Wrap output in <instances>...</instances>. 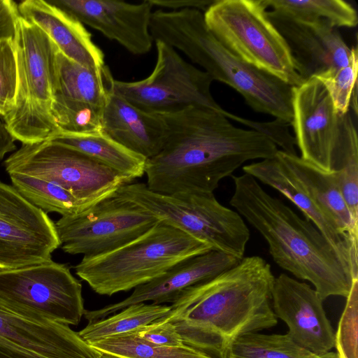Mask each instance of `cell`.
<instances>
[{
	"label": "cell",
	"instance_id": "4316f807",
	"mask_svg": "<svg viewBox=\"0 0 358 358\" xmlns=\"http://www.w3.org/2000/svg\"><path fill=\"white\" fill-rule=\"evenodd\" d=\"M227 358H338L329 352L317 355L296 343L287 334H265L250 332L237 338L230 345Z\"/></svg>",
	"mask_w": 358,
	"mask_h": 358
},
{
	"label": "cell",
	"instance_id": "2e32d148",
	"mask_svg": "<svg viewBox=\"0 0 358 358\" xmlns=\"http://www.w3.org/2000/svg\"><path fill=\"white\" fill-rule=\"evenodd\" d=\"M69 326L0 301V358H101Z\"/></svg>",
	"mask_w": 358,
	"mask_h": 358
},
{
	"label": "cell",
	"instance_id": "5b68a950",
	"mask_svg": "<svg viewBox=\"0 0 358 358\" xmlns=\"http://www.w3.org/2000/svg\"><path fill=\"white\" fill-rule=\"evenodd\" d=\"M243 171L293 203L358 271V223L341 196L336 171H324L280 150L271 158L245 165Z\"/></svg>",
	"mask_w": 358,
	"mask_h": 358
},
{
	"label": "cell",
	"instance_id": "603a6c76",
	"mask_svg": "<svg viewBox=\"0 0 358 358\" xmlns=\"http://www.w3.org/2000/svg\"><path fill=\"white\" fill-rule=\"evenodd\" d=\"M57 94L78 101L104 108L115 78L106 64L99 69L85 67L59 50L56 56Z\"/></svg>",
	"mask_w": 358,
	"mask_h": 358
},
{
	"label": "cell",
	"instance_id": "52a82bcc",
	"mask_svg": "<svg viewBox=\"0 0 358 358\" xmlns=\"http://www.w3.org/2000/svg\"><path fill=\"white\" fill-rule=\"evenodd\" d=\"M17 81L15 108L3 117L15 141L29 144L57 134L53 105L58 92L57 47L38 26L20 16L14 38Z\"/></svg>",
	"mask_w": 358,
	"mask_h": 358
},
{
	"label": "cell",
	"instance_id": "f35d334b",
	"mask_svg": "<svg viewBox=\"0 0 358 358\" xmlns=\"http://www.w3.org/2000/svg\"><path fill=\"white\" fill-rule=\"evenodd\" d=\"M15 139L10 133L4 122L0 120V160L9 152L16 150Z\"/></svg>",
	"mask_w": 358,
	"mask_h": 358
},
{
	"label": "cell",
	"instance_id": "8fae6325",
	"mask_svg": "<svg viewBox=\"0 0 358 358\" xmlns=\"http://www.w3.org/2000/svg\"><path fill=\"white\" fill-rule=\"evenodd\" d=\"M6 172L43 179L93 205L131 182L78 150L52 139L22 144L4 161Z\"/></svg>",
	"mask_w": 358,
	"mask_h": 358
},
{
	"label": "cell",
	"instance_id": "3957f363",
	"mask_svg": "<svg viewBox=\"0 0 358 358\" xmlns=\"http://www.w3.org/2000/svg\"><path fill=\"white\" fill-rule=\"evenodd\" d=\"M230 205L264 238L275 264L307 280L324 301L347 297L355 272L322 233L280 199L269 194L252 176H233Z\"/></svg>",
	"mask_w": 358,
	"mask_h": 358
},
{
	"label": "cell",
	"instance_id": "5bb4252c",
	"mask_svg": "<svg viewBox=\"0 0 358 358\" xmlns=\"http://www.w3.org/2000/svg\"><path fill=\"white\" fill-rule=\"evenodd\" d=\"M0 301L69 327L78 325L85 310L80 282L68 265L52 260L0 269Z\"/></svg>",
	"mask_w": 358,
	"mask_h": 358
},
{
	"label": "cell",
	"instance_id": "30bf717a",
	"mask_svg": "<svg viewBox=\"0 0 358 358\" xmlns=\"http://www.w3.org/2000/svg\"><path fill=\"white\" fill-rule=\"evenodd\" d=\"M292 121L301 158L327 172L358 159V139L350 114L339 115L323 84L312 78L292 87Z\"/></svg>",
	"mask_w": 358,
	"mask_h": 358
},
{
	"label": "cell",
	"instance_id": "1f68e13d",
	"mask_svg": "<svg viewBox=\"0 0 358 358\" xmlns=\"http://www.w3.org/2000/svg\"><path fill=\"white\" fill-rule=\"evenodd\" d=\"M335 334L338 358H358V280L352 282Z\"/></svg>",
	"mask_w": 358,
	"mask_h": 358
},
{
	"label": "cell",
	"instance_id": "8d00e7d4",
	"mask_svg": "<svg viewBox=\"0 0 358 358\" xmlns=\"http://www.w3.org/2000/svg\"><path fill=\"white\" fill-rule=\"evenodd\" d=\"M20 16L18 4L12 0H0V41L14 39Z\"/></svg>",
	"mask_w": 358,
	"mask_h": 358
},
{
	"label": "cell",
	"instance_id": "83f0119b",
	"mask_svg": "<svg viewBox=\"0 0 358 358\" xmlns=\"http://www.w3.org/2000/svg\"><path fill=\"white\" fill-rule=\"evenodd\" d=\"M266 8L278 14L302 20H325L336 27H355L358 23L356 10L342 0H262Z\"/></svg>",
	"mask_w": 358,
	"mask_h": 358
},
{
	"label": "cell",
	"instance_id": "ffe728a7",
	"mask_svg": "<svg viewBox=\"0 0 358 358\" xmlns=\"http://www.w3.org/2000/svg\"><path fill=\"white\" fill-rule=\"evenodd\" d=\"M240 260L215 250L186 258L150 282L134 288L126 299L100 309L85 310L83 316L88 322H93L138 303H173L187 288L217 276Z\"/></svg>",
	"mask_w": 358,
	"mask_h": 358
},
{
	"label": "cell",
	"instance_id": "f1b7e54d",
	"mask_svg": "<svg viewBox=\"0 0 358 358\" xmlns=\"http://www.w3.org/2000/svg\"><path fill=\"white\" fill-rule=\"evenodd\" d=\"M90 345L102 353L122 358H210L185 345L173 348L150 343L136 331L110 336Z\"/></svg>",
	"mask_w": 358,
	"mask_h": 358
},
{
	"label": "cell",
	"instance_id": "e0dca14e",
	"mask_svg": "<svg viewBox=\"0 0 358 358\" xmlns=\"http://www.w3.org/2000/svg\"><path fill=\"white\" fill-rule=\"evenodd\" d=\"M49 1L133 55H145L152 49L150 24L154 7L149 0L138 3L117 0Z\"/></svg>",
	"mask_w": 358,
	"mask_h": 358
},
{
	"label": "cell",
	"instance_id": "f546056e",
	"mask_svg": "<svg viewBox=\"0 0 358 358\" xmlns=\"http://www.w3.org/2000/svg\"><path fill=\"white\" fill-rule=\"evenodd\" d=\"M103 109V108L72 100L57 94L52 109L53 117L57 127V134L55 136L59 134L102 132Z\"/></svg>",
	"mask_w": 358,
	"mask_h": 358
},
{
	"label": "cell",
	"instance_id": "74e56055",
	"mask_svg": "<svg viewBox=\"0 0 358 358\" xmlns=\"http://www.w3.org/2000/svg\"><path fill=\"white\" fill-rule=\"evenodd\" d=\"M153 7H160L170 10L196 9L206 11L215 0H149Z\"/></svg>",
	"mask_w": 358,
	"mask_h": 358
},
{
	"label": "cell",
	"instance_id": "277c9868",
	"mask_svg": "<svg viewBox=\"0 0 358 358\" xmlns=\"http://www.w3.org/2000/svg\"><path fill=\"white\" fill-rule=\"evenodd\" d=\"M150 30L154 41L182 52L213 80L237 91L253 110L291 125L292 86L248 64L225 48L208 29L203 13L157 10L152 13Z\"/></svg>",
	"mask_w": 358,
	"mask_h": 358
},
{
	"label": "cell",
	"instance_id": "7c38bea8",
	"mask_svg": "<svg viewBox=\"0 0 358 358\" xmlns=\"http://www.w3.org/2000/svg\"><path fill=\"white\" fill-rule=\"evenodd\" d=\"M157 62L149 76L138 81L114 80V90L148 113L164 114L189 107L208 108L224 115L210 92L213 80L185 61L171 46L156 41Z\"/></svg>",
	"mask_w": 358,
	"mask_h": 358
},
{
	"label": "cell",
	"instance_id": "d6a6232c",
	"mask_svg": "<svg viewBox=\"0 0 358 358\" xmlns=\"http://www.w3.org/2000/svg\"><path fill=\"white\" fill-rule=\"evenodd\" d=\"M14 39L0 41V116L13 110L17 81Z\"/></svg>",
	"mask_w": 358,
	"mask_h": 358
},
{
	"label": "cell",
	"instance_id": "9c48e42d",
	"mask_svg": "<svg viewBox=\"0 0 358 358\" xmlns=\"http://www.w3.org/2000/svg\"><path fill=\"white\" fill-rule=\"evenodd\" d=\"M117 193L159 221L207 243L213 250L240 259L244 257L250 230L241 215L220 203L214 193L163 194L140 182L124 185Z\"/></svg>",
	"mask_w": 358,
	"mask_h": 358
},
{
	"label": "cell",
	"instance_id": "8992f818",
	"mask_svg": "<svg viewBox=\"0 0 358 358\" xmlns=\"http://www.w3.org/2000/svg\"><path fill=\"white\" fill-rule=\"evenodd\" d=\"M210 250L207 243L159 221L140 237L112 252L83 257L74 268L94 292L110 296L145 284L176 263Z\"/></svg>",
	"mask_w": 358,
	"mask_h": 358
},
{
	"label": "cell",
	"instance_id": "7402d4cb",
	"mask_svg": "<svg viewBox=\"0 0 358 358\" xmlns=\"http://www.w3.org/2000/svg\"><path fill=\"white\" fill-rule=\"evenodd\" d=\"M18 10L22 18L40 27L70 59L90 69L105 65L103 52L85 26L49 1L25 0L18 4Z\"/></svg>",
	"mask_w": 358,
	"mask_h": 358
},
{
	"label": "cell",
	"instance_id": "44dd1931",
	"mask_svg": "<svg viewBox=\"0 0 358 358\" xmlns=\"http://www.w3.org/2000/svg\"><path fill=\"white\" fill-rule=\"evenodd\" d=\"M102 131L146 159L156 156L166 138V124L159 114L143 110L114 90L102 113Z\"/></svg>",
	"mask_w": 358,
	"mask_h": 358
},
{
	"label": "cell",
	"instance_id": "4fadbf2b",
	"mask_svg": "<svg viewBox=\"0 0 358 358\" xmlns=\"http://www.w3.org/2000/svg\"><path fill=\"white\" fill-rule=\"evenodd\" d=\"M158 222L115 192L79 213L61 217L55 225L64 252L92 258L130 243Z\"/></svg>",
	"mask_w": 358,
	"mask_h": 358
},
{
	"label": "cell",
	"instance_id": "ab89813d",
	"mask_svg": "<svg viewBox=\"0 0 358 358\" xmlns=\"http://www.w3.org/2000/svg\"><path fill=\"white\" fill-rule=\"evenodd\" d=\"M101 358H122V357H119L112 355L110 354L102 353V352H101Z\"/></svg>",
	"mask_w": 358,
	"mask_h": 358
},
{
	"label": "cell",
	"instance_id": "d6986e66",
	"mask_svg": "<svg viewBox=\"0 0 358 358\" xmlns=\"http://www.w3.org/2000/svg\"><path fill=\"white\" fill-rule=\"evenodd\" d=\"M267 16L287 42L304 82L348 64L351 48L327 20H297L273 10Z\"/></svg>",
	"mask_w": 358,
	"mask_h": 358
},
{
	"label": "cell",
	"instance_id": "d4e9b609",
	"mask_svg": "<svg viewBox=\"0 0 358 358\" xmlns=\"http://www.w3.org/2000/svg\"><path fill=\"white\" fill-rule=\"evenodd\" d=\"M171 310V306L138 303L130 305L105 318L89 322L78 331L79 336L88 344L106 338L117 336L166 317Z\"/></svg>",
	"mask_w": 358,
	"mask_h": 358
},
{
	"label": "cell",
	"instance_id": "7a4b0ae2",
	"mask_svg": "<svg viewBox=\"0 0 358 358\" xmlns=\"http://www.w3.org/2000/svg\"><path fill=\"white\" fill-rule=\"evenodd\" d=\"M275 276L259 256L243 257L217 276L185 289L163 319L184 345L210 358H227L239 336L278 323L271 305Z\"/></svg>",
	"mask_w": 358,
	"mask_h": 358
},
{
	"label": "cell",
	"instance_id": "cb8c5ba5",
	"mask_svg": "<svg viewBox=\"0 0 358 358\" xmlns=\"http://www.w3.org/2000/svg\"><path fill=\"white\" fill-rule=\"evenodd\" d=\"M50 139L78 150L118 172L131 182L145 174L147 159L124 147L103 131L59 134Z\"/></svg>",
	"mask_w": 358,
	"mask_h": 358
},
{
	"label": "cell",
	"instance_id": "836d02e7",
	"mask_svg": "<svg viewBox=\"0 0 358 358\" xmlns=\"http://www.w3.org/2000/svg\"><path fill=\"white\" fill-rule=\"evenodd\" d=\"M224 116L263 134L277 147L279 146L281 148L280 150L289 154L296 155V141L289 132V127L291 125L289 123L278 119L270 122H255L227 111L225 112Z\"/></svg>",
	"mask_w": 358,
	"mask_h": 358
},
{
	"label": "cell",
	"instance_id": "e575fe53",
	"mask_svg": "<svg viewBox=\"0 0 358 358\" xmlns=\"http://www.w3.org/2000/svg\"><path fill=\"white\" fill-rule=\"evenodd\" d=\"M341 196L353 221L358 223V159L336 171Z\"/></svg>",
	"mask_w": 358,
	"mask_h": 358
},
{
	"label": "cell",
	"instance_id": "ba28073f",
	"mask_svg": "<svg viewBox=\"0 0 358 358\" xmlns=\"http://www.w3.org/2000/svg\"><path fill=\"white\" fill-rule=\"evenodd\" d=\"M203 17L215 37L245 62L292 87L304 83L262 0H215Z\"/></svg>",
	"mask_w": 358,
	"mask_h": 358
},
{
	"label": "cell",
	"instance_id": "484cf974",
	"mask_svg": "<svg viewBox=\"0 0 358 358\" xmlns=\"http://www.w3.org/2000/svg\"><path fill=\"white\" fill-rule=\"evenodd\" d=\"M13 187L30 203L45 213L64 216L79 213L91 206L53 182L17 173H9Z\"/></svg>",
	"mask_w": 358,
	"mask_h": 358
},
{
	"label": "cell",
	"instance_id": "d590c367",
	"mask_svg": "<svg viewBox=\"0 0 358 358\" xmlns=\"http://www.w3.org/2000/svg\"><path fill=\"white\" fill-rule=\"evenodd\" d=\"M136 332L140 338L156 345L173 348L185 345L175 326L163 320L143 326Z\"/></svg>",
	"mask_w": 358,
	"mask_h": 358
},
{
	"label": "cell",
	"instance_id": "9a60e30c",
	"mask_svg": "<svg viewBox=\"0 0 358 358\" xmlns=\"http://www.w3.org/2000/svg\"><path fill=\"white\" fill-rule=\"evenodd\" d=\"M60 246L55 222L0 180V269H12L52 260Z\"/></svg>",
	"mask_w": 358,
	"mask_h": 358
},
{
	"label": "cell",
	"instance_id": "ac0fdd59",
	"mask_svg": "<svg viewBox=\"0 0 358 358\" xmlns=\"http://www.w3.org/2000/svg\"><path fill=\"white\" fill-rule=\"evenodd\" d=\"M316 290L287 274L275 277L271 305L277 318L288 327V336L317 355L335 347V333Z\"/></svg>",
	"mask_w": 358,
	"mask_h": 358
},
{
	"label": "cell",
	"instance_id": "4dcf8cb0",
	"mask_svg": "<svg viewBox=\"0 0 358 358\" xmlns=\"http://www.w3.org/2000/svg\"><path fill=\"white\" fill-rule=\"evenodd\" d=\"M358 55L357 47L351 48L349 62L341 68L328 71L316 78L324 86L336 112L341 115L348 113L351 95L357 85Z\"/></svg>",
	"mask_w": 358,
	"mask_h": 358
},
{
	"label": "cell",
	"instance_id": "6da1fadb",
	"mask_svg": "<svg viewBox=\"0 0 358 358\" xmlns=\"http://www.w3.org/2000/svg\"><path fill=\"white\" fill-rule=\"evenodd\" d=\"M166 127L161 151L146 160L148 188L163 194H213L244 163L273 157L267 137L237 127L224 114L199 107L159 114Z\"/></svg>",
	"mask_w": 358,
	"mask_h": 358
}]
</instances>
